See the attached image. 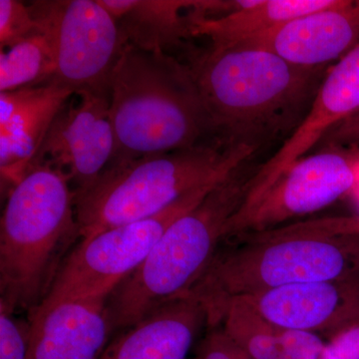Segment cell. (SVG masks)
<instances>
[{"mask_svg":"<svg viewBox=\"0 0 359 359\" xmlns=\"http://www.w3.org/2000/svg\"><path fill=\"white\" fill-rule=\"evenodd\" d=\"M186 54L217 138L257 150L294 133L330 68L301 67L241 45Z\"/></svg>","mask_w":359,"mask_h":359,"instance_id":"cell-1","label":"cell"},{"mask_svg":"<svg viewBox=\"0 0 359 359\" xmlns=\"http://www.w3.org/2000/svg\"><path fill=\"white\" fill-rule=\"evenodd\" d=\"M358 271L359 219L299 222L224 240L204 273L183 297L199 302L208 325L235 297Z\"/></svg>","mask_w":359,"mask_h":359,"instance_id":"cell-2","label":"cell"},{"mask_svg":"<svg viewBox=\"0 0 359 359\" xmlns=\"http://www.w3.org/2000/svg\"><path fill=\"white\" fill-rule=\"evenodd\" d=\"M109 112L110 164L219 140L190 68L165 52L127 45L111 77Z\"/></svg>","mask_w":359,"mask_h":359,"instance_id":"cell-3","label":"cell"},{"mask_svg":"<svg viewBox=\"0 0 359 359\" xmlns=\"http://www.w3.org/2000/svg\"><path fill=\"white\" fill-rule=\"evenodd\" d=\"M250 160L170 224L144 263L110 294L107 311L114 332L132 327L192 289L221 247L229 223L249 197L259 166Z\"/></svg>","mask_w":359,"mask_h":359,"instance_id":"cell-4","label":"cell"},{"mask_svg":"<svg viewBox=\"0 0 359 359\" xmlns=\"http://www.w3.org/2000/svg\"><path fill=\"white\" fill-rule=\"evenodd\" d=\"M77 238L69 179L48 163H33L9 190L0 221V306L34 311Z\"/></svg>","mask_w":359,"mask_h":359,"instance_id":"cell-5","label":"cell"},{"mask_svg":"<svg viewBox=\"0 0 359 359\" xmlns=\"http://www.w3.org/2000/svg\"><path fill=\"white\" fill-rule=\"evenodd\" d=\"M257 151L212 140L110 164L93 185L75 194L80 240L159 214L187 194L219 183Z\"/></svg>","mask_w":359,"mask_h":359,"instance_id":"cell-6","label":"cell"},{"mask_svg":"<svg viewBox=\"0 0 359 359\" xmlns=\"http://www.w3.org/2000/svg\"><path fill=\"white\" fill-rule=\"evenodd\" d=\"M217 184L187 194L150 218L80 241L61 264L43 301L29 314L65 302L108 299L144 263L170 224L199 204Z\"/></svg>","mask_w":359,"mask_h":359,"instance_id":"cell-7","label":"cell"},{"mask_svg":"<svg viewBox=\"0 0 359 359\" xmlns=\"http://www.w3.org/2000/svg\"><path fill=\"white\" fill-rule=\"evenodd\" d=\"M55 52L51 81L74 94L110 95V80L128 41L100 0H42L29 4Z\"/></svg>","mask_w":359,"mask_h":359,"instance_id":"cell-8","label":"cell"},{"mask_svg":"<svg viewBox=\"0 0 359 359\" xmlns=\"http://www.w3.org/2000/svg\"><path fill=\"white\" fill-rule=\"evenodd\" d=\"M359 178V158L344 148L325 147L292 165L250 207L238 212L224 240L278 228L313 214L351 192Z\"/></svg>","mask_w":359,"mask_h":359,"instance_id":"cell-9","label":"cell"},{"mask_svg":"<svg viewBox=\"0 0 359 359\" xmlns=\"http://www.w3.org/2000/svg\"><path fill=\"white\" fill-rule=\"evenodd\" d=\"M109 109L108 94H75L56 116L33 163H48L62 171L75 194L88 189L114 156Z\"/></svg>","mask_w":359,"mask_h":359,"instance_id":"cell-10","label":"cell"},{"mask_svg":"<svg viewBox=\"0 0 359 359\" xmlns=\"http://www.w3.org/2000/svg\"><path fill=\"white\" fill-rule=\"evenodd\" d=\"M359 112V43L328 69L308 114L273 157L259 165L245 210L339 123ZM240 210V211H242Z\"/></svg>","mask_w":359,"mask_h":359,"instance_id":"cell-11","label":"cell"},{"mask_svg":"<svg viewBox=\"0 0 359 359\" xmlns=\"http://www.w3.org/2000/svg\"><path fill=\"white\" fill-rule=\"evenodd\" d=\"M273 327L327 337L359 318V271L241 297Z\"/></svg>","mask_w":359,"mask_h":359,"instance_id":"cell-12","label":"cell"},{"mask_svg":"<svg viewBox=\"0 0 359 359\" xmlns=\"http://www.w3.org/2000/svg\"><path fill=\"white\" fill-rule=\"evenodd\" d=\"M359 43V0L304 14L238 44L306 68L330 67ZM238 46V45H236Z\"/></svg>","mask_w":359,"mask_h":359,"instance_id":"cell-13","label":"cell"},{"mask_svg":"<svg viewBox=\"0 0 359 359\" xmlns=\"http://www.w3.org/2000/svg\"><path fill=\"white\" fill-rule=\"evenodd\" d=\"M54 82L0 93V171L13 187L32 166L52 123L74 96Z\"/></svg>","mask_w":359,"mask_h":359,"instance_id":"cell-14","label":"cell"},{"mask_svg":"<svg viewBox=\"0 0 359 359\" xmlns=\"http://www.w3.org/2000/svg\"><path fill=\"white\" fill-rule=\"evenodd\" d=\"M108 299L61 302L29 314L27 359H99L113 332Z\"/></svg>","mask_w":359,"mask_h":359,"instance_id":"cell-15","label":"cell"},{"mask_svg":"<svg viewBox=\"0 0 359 359\" xmlns=\"http://www.w3.org/2000/svg\"><path fill=\"white\" fill-rule=\"evenodd\" d=\"M205 323L199 302L179 297L121 330L99 359H186Z\"/></svg>","mask_w":359,"mask_h":359,"instance_id":"cell-16","label":"cell"},{"mask_svg":"<svg viewBox=\"0 0 359 359\" xmlns=\"http://www.w3.org/2000/svg\"><path fill=\"white\" fill-rule=\"evenodd\" d=\"M340 0H247L242 8L223 15L189 11L192 37H205L210 46L226 48L273 29L290 20L330 8Z\"/></svg>","mask_w":359,"mask_h":359,"instance_id":"cell-17","label":"cell"},{"mask_svg":"<svg viewBox=\"0 0 359 359\" xmlns=\"http://www.w3.org/2000/svg\"><path fill=\"white\" fill-rule=\"evenodd\" d=\"M112 13L129 44L169 54L192 37L189 11L202 6L196 0H100Z\"/></svg>","mask_w":359,"mask_h":359,"instance_id":"cell-18","label":"cell"},{"mask_svg":"<svg viewBox=\"0 0 359 359\" xmlns=\"http://www.w3.org/2000/svg\"><path fill=\"white\" fill-rule=\"evenodd\" d=\"M208 325L221 327L250 358H278L282 330L273 327L243 297L226 302Z\"/></svg>","mask_w":359,"mask_h":359,"instance_id":"cell-19","label":"cell"},{"mask_svg":"<svg viewBox=\"0 0 359 359\" xmlns=\"http://www.w3.org/2000/svg\"><path fill=\"white\" fill-rule=\"evenodd\" d=\"M53 44L43 30L30 35L0 53V92L50 82L55 74Z\"/></svg>","mask_w":359,"mask_h":359,"instance_id":"cell-20","label":"cell"},{"mask_svg":"<svg viewBox=\"0 0 359 359\" xmlns=\"http://www.w3.org/2000/svg\"><path fill=\"white\" fill-rule=\"evenodd\" d=\"M41 32L29 4L18 0H0V47L6 50L21 40Z\"/></svg>","mask_w":359,"mask_h":359,"instance_id":"cell-21","label":"cell"},{"mask_svg":"<svg viewBox=\"0 0 359 359\" xmlns=\"http://www.w3.org/2000/svg\"><path fill=\"white\" fill-rule=\"evenodd\" d=\"M13 309L0 306V359H27L32 323L18 318Z\"/></svg>","mask_w":359,"mask_h":359,"instance_id":"cell-22","label":"cell"},{"mask_svg":"<svg viewBox=\"0 0 359 359\" xmlns=\"http://www.w3.org/2000/svg\"><path fill=\"white\" fill-rule=\"evenodd\" d=\"M325 341L320 335L302 330H282L276 359H323Z\"/></svg>","mask_w":359,"mask_h":359,"instance_id":"cell-23","label":"cell"},{"mask_svg":"<svg viewBox=\"0 0 359 359\" xmlns=\"http://www.w3.org/2000/svg\"><path fill=\"white\" fill-rule=\"evenodd\" d=\"M196 359H254L245 353L221 327H211L198 346Z\"/></svg>","mask_w":359,"mask_h":359,"instance_id":"cell-24","label":"cell"},{"mask_svg":"<svg viewBox=\"0 0 359 359\" xmlns=\"http://www.w3.org/2000/svg\"><path fill=\"white\" fill-rule=\"evenodd\" d=\"M323 359H359V318L327 337Z\"/></svg>","mask_w":359,"mask_h":359,"instance_id":"cell-25","label":"cell"},{"mask_svg":"<svg viewBox=\"0 0 359 359\" xmlns=\"http://www.w3.org/2000/svg\"><path fill=\"white\" fill-rule=\"evenodd\" d=\"M321 148L359 147V113L347 118L330 130L320 143Z\"/></svg>","mask_w":359,"mask_h":359,"instance_id":"cell-26","label":"cell"},{"mask_svg":"<svg viewBox=\"0 0 359 359\" xmlns=\"http://www.w3.org/2000/svg\"><path fill=\"white\" fill-rule=\"evenodd\" d=\"M358 113H359V112H358ZM358 113H356V114H358ZM354 115H355V114H354Z\"/></svg>","mask_w":359,"mask_h":359,"instance_id":"cell-27","label":"cell"}]
</instances>
